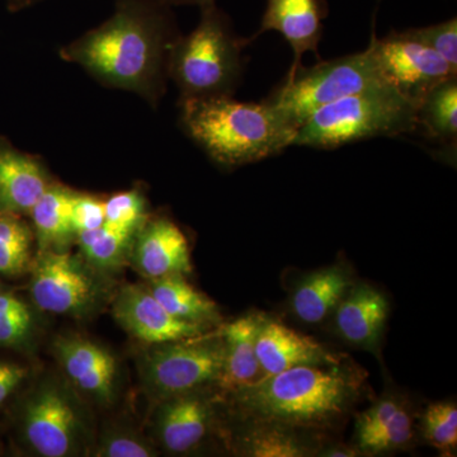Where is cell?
<instances>
[{
    "mask_svg": "<svg viewBox=\"0 0 457 457\" xmlns=\"http://www.w3.org/2000/svg\"><path fill=\"white\" fill-rule=\"evenodd\" d=\"M167 4L171 5H198V7L203 8L206 7V5L216 4V0H164Z\"/></svg>",
    "mask_w": 457,
    "mask_h": 457,
    "instance_id": "8d00e7d4",
    "label": "cell"
},
{
    "mask_svg": "<svg viewBox=\"0 0 457 457\" xmlns=\"http://www.w3.org/2000/svg\"><path fill=\"white\" fill-rule=\"evenodd\" d=\"M55 356L69 380L99 403L112 402L116 392V359L97 343L80 337L57 339Z\"/></svg>",
    "mask_w": 457,
    "mask_h": 457,
    "instance_id": "5bb4252c",
    "label": "cell"
},
{
    "mask_svg": "<svg viewBox=\"0 0 457 457\" xmlns=\"http://www.w3.org/2000/svg\"><path fill=\"white\" fill-rule=\"evenodd\" d=\"M353 284L350 270L341 264L315 270L295 288L291 309L303 323H321Z\"/></svg>",
    "mask_w": 457,
    "mask_h": 457,
    "instance_id": "44dd1931",
    "label": "cell"
},
{
    "mask_svg": "<svg viewBox=\"0 0 457 457\" xmlns=\"http://www.w3.org/2000/svg\"><path fill=\"white\" fill-rule=\"evenodd\" d=\"M73 189L54 180L32 207L33 234L40 251H64L75 240L71 221Z\"/></svg>",
    "mask_w": 457,
    "mask_h": 457,
    "instance_id": "7402d4cb",
    "label": "cell"
},
{
    "mask_svg": "<svg viewBox=\"0 0 457 457\" xmlns=\"http://www.w3.org/2000/svg\"><path fill=\"white\" fill-rule=\"evenodd\" d=\"M31 314L27 311L0 318V345H14L29 335Z\"/></svg>",
    "mask_w": 457,
    "mask_h": 457,
    "instance_id": "d6a6232c",
    "label": "cell"
},
{
    "mask_svg": "<svg viewBox=\"0 0 457 457\" xmlns=\"http://www.w3.org/2000/svg\"><path fill=\"white\" fill-rule=\"evenodd\" d=\"M53 182L40 158L0 139V212L29 215Z\"/></svg>",
    "mask_w": 457,
    "mask_h": 457,
    "instance_id": "ac0fdd59",
    "label": "cell"
},
{
    "mask_svg": "<svg viewBox=\"0 0 457 457\" xmlns=\"http://www.w3.org/2000/svg\"><path fill=\"white\" fill-rule=\"evenodd\" d=\"M417 106L390 84L369 87L327 104L296 132L293 145L335 149L353 141L416 130Z\"/></svg>",
    "mask_w": 457,
    "mask_h": 457,
    "instance_id": "5b68a950",
    "label": "cell"
},
{
    "mask_svg": "<svg viewBox=\"0 0 457 457\" xmlns=\"http://www.w3.org/2000/svg\"><path fill=\"white\" fill-rule=\"evenodd\" d=\"M129 260L147 279L168 276L186 278L192 272L187 237L176 222L165 216H147L135 233Z\"/></svg>",
    "mask_w": 457,
    "mask_h": 457,
    "instance_id": "7c38bea8",
    "label": "cell"
},
{
    "mask_svg": "<svg viewBox=\"0 0 457 457\" xmlns=\"http://www.w3.org/2000/svg\"><path fill=\"white\" fill-rule=\"evenodd\" d=\"M212 422V403L200 392L171 396L161 400L156 411V438L171 453H188L203 444Z\"/></svg>",
    "mask_w": 457,
    "mask_h": 457,
    "instance_id": "2e32d148",
    "label": "cell"
},
{
    "mask_svg": "<svg viewBox=\"0 0 457 457\" xmlns=\"http://www.w3.org/2000/svg\"><path fill=\"white\" fill-rule=\"evenodd\" d=\"M263 314L252 312L219 329L224 342V369L218 386L230 393L266 378L257 356V336Z\"/></svg>",
    "mask_w": 457,
    "mask_h": 457,
    "instance_id": "ffe728a7",
    "label": "cell"
},
{
    "mask_svg": "<svg viewBox=\"0 0 457 457\" xmlns=\"http://www.w3.org/2000/svg\"><path fill=\"white\" fill-rule=\"evenodd\" d=\"M27 370L16 363L0 362V404L25 380Z\"/></svg>",
    "mask_w": 457,
    "mask_h": 457,
    "instance_id": "836d02e7",
    "label": "cell"
},
{
    "mask_svg": "<svg viewBox=\"0 0 457 457\" xmlns=\"http://www.w3.org/2000/svg\"><path fill=\"white\" fill-rule=\"evenodd\" d=\"M329 13L327 0H267L257 36L267 31H278L294 51V64L290 71L302 65L303 54H318L323 36V21Z\"/></svg>",
    "mask_w": 457,
    "mask_h": 457,
    "instance_id": "e0dca14e",
    "label": "cell"
},
{
    "mask_svg": "<svg viewBox=\"0 0 457 457\" xmlns=\"http://www.w3.org/2000/svg\"><path fill=\"white\" fill-rule=\"evenodd\" d=\"M385 83L369 50L288 71L264 104L294 131L318 110L360 90Z\"/></svg>",
    "mask_w": 457,
    "mask_h": 457,
    "instance_id": "8992f818",
    "label": "cell"
},
{
    "mask_svg": "<svg viewBox=\"0 0 457 457\" xmlns=\"http://www.w3.org/2000/svg\"><path fill=\"white\" fill-rule=\"evenodd\" d=\"M179 36L164 0H116L112 16L62 46L59 56L104 86L135 93L155 107L167 90Z\"/></svg>",
    "mask_w": 457,
    "mask_h": 457,
    "instance_id": "6da1fadb",
    "label": "cell"
},
{
    "mask_svg": "<svg viewBox=\"0 0 457 457\" xmlns=\"http://www.w3.org/2000/svg\"><path fill=\"white\" fill-rule=\"evenodd\" d=\"M425 440L441 455H455L457 446V407L455 402L431 403L422 416Z\"/></svg>",
    "mask_w": 457,
    "mask_h": 457,
    "instance_id": "83f0119b",
    "label": "cell"
},
{
    "mask_svg": "<svg viewBox=\"0 0 457 457\" xmlns=\"http://www.w3.org/2000/svg\"><path fill=\"white\" fill-rule=\"evenodd\" d=\"M389 302L378 288L352 285L335 309L337 332L350 345L375 351L389 317Z\"/></svg>",
    "mask_w": 457,
    "mask_h": 457,
    "instance_id": "d6986e66",
    "label": "cell"
},
{
    "mask_svg": "<svg viewBox=\"0 0 457 457\" xmlns=\"http://www.w3.org/2000/svg\"><path fill=\"white\" fill-rule=\"evenodd\" d=\"M40 2H44V0H8L9 7L13 9V11L31 7V5L37 4Z\"/></svg>",
    "mask_w": 457,
    "mask_h": 457,
    "instance_id": "74e56055",
    "label": "cell"
},
{
    "mask_svg": "<svg viewBox=\"0 0 457 457\" xmlns=\"http://www.w3.org/2000/svg\"><path fill=\"white\" fill-rule=\"evenodd\" d=\"M22 432L27 445L42 457H68L79 453L86 436L82 409L62 385H41L27 399Z\"/></svg>",
    "mask_w": 457,
    "mask_h": 457,
    "instance_id": "ba28073f",
    "label": "cell"
},
{
    "mask_svg": "<svg viewBox=\"0 0 457 457\" xmlns=\"http://www.w3.org/2000/svg\"><path fill=\"white\" fill-rule=\"evenodd\" d=\"M29 291L40 311L60 315L87 314L101 296L93 273L65 251H40L33 263Z\"/></svg>",
    "mask_w": 457,
    "mask_h": 457,
    "instance_id": "30bf717a",
    "label": "cell"
},
{
    "mask_svg": "<svg viewBox=\"0 0 457 457\" xmlns=\"http://www.w3.org/2000/svg\"><path fill=\"white\" fill-rule=\"evenodd\" d=\"M403 35L420 42L444 57L457 71V21L456 18L422 29H411Z\"/></svg>",
    "mask_w": 457,
    "mask_h": 457,
    "instance_id": "f546056e",
    "label": "cell"
},
{
    "mask_svg": "<svg viewBox=\"0 0 457 457\" xmlns=\"http://www.w3.org/2000/svg\"><path fill=\"white\" fill-rule=\"evenodd\" d=\"M368 50L384 82L416 106L436 86L457 74L436 51L402 32L384 38L372 35Z\"/></svg>",
    "mask_w": 457,
    "mask_h": 457,
    "instance_id": "9c48e42d",
    "label": "cell"
},
{
    "mask_svg": "<svg viewBox=\"0 0 457 457\" xmlns=\"http://www.w3.org/2000/svg\"><path fill=\"white\" fill-rule=\"evenodd\" d=\"M137 231L104 227L78 234L75 240L86 260L98 269H113L130 255L132 240Z\"/></svg>",
    "mask_w": 457,
    "mask_h": 457,
    "instance_id": "484cf974",
    "label": "cell"
},
{
    "mask_svg": "<svg viewBox=\"0 0 457 457\" xmlns=\"http://www.w3.org/2000/svg\"><path fill=\"white\" fill-rule=\"evenodd\" d=\"M224 353L219 332L155 345L143 362L144 384L159 402L201 392L220 383Z\"/></svg>",
    "mask_w": 457,
    "mask_h": 457,
    "instance_id": "52a82bcc",
    "label": "cell"
},
{
    "mask_svg": "<svg viewBox=\"0 0 457 457\" xmlns=\"http://www.w3.org/2000/svg\"><path fill=\"white\" fill-rule=\"evenodd\" d=\"M300 432L273 425L251 423L245 438L243 453L252 457H303L314 455L317 450L309 446Z\"/></svg>",
    "mask_w": 457,
    "mask_h": 457,
    "instance_id": "d4e9b609",
    "label": "cell"
},
{
    "mask_svg": "<svg viewBox=\"0 0 457 457\" xmlns=\"http://www.w3.org/2000/svg\"><path fill=\"white\" fill-rule=\"evenodd\" d=\"M93 455L98 457H152L155 450L145 438L128 431H111L99 441Z\"/></svg>",
    "mask_w": 457,
    "mask_h": 457,
    "instance_id": "4dcf8cb0",
    "label": "cell"
},
{
    "mask_svg": "<svg viewBox=\"0 0 457 457\" xmlns=\"http://www.w3.org/2000/svg\"><path fill=\"white\" fill-rule=\"evenodd\" d=\"M414 436L411 403L395 394H386L376 400L371 407L357 414L354 422V447L361 455H381L408 449Z\"/></svg>",
    "mask_w": 457,
    "mask_h": 457,
    "instance_id": "4fadbf2b",
    "label": "cell"
},
{
    "mask_svg": "<svg viewBox=\"0 0 457 457\" xmlns=\"http://www.w3.org/2000/svg\"><path fill=\"white\" fill-rule=\"evenodd\" d=\"M113 317L134 338L149 345L180 341L204 335L209 328L170 314L146 287L128 285L117 294Z\"/></svg>",
    "mask_w": 457,
    "mask_h": 457,
    "instance_id": "8fae6325",
    "label": "cell"
},
{
    "mask_svg": "<svg viewBox=\"0 0 457 457\" xmlns=\"http://www.w3.org/2000/svg\"><path fill=\"white\" fill-rule=\"evenodd\" d=\"M146 290L174 318L207 328L220 324L221 315L218 305L189 285L185 276L150 279Z\"/></svg>",
    "mask_w": 457,
    "mask_h": 457,
    "instance_id": "603a6c76",
    "label": "cell"
},
{
    "mask_svg": "<svg viewBox=\"0 0 457 457\" xmlns=\"http://www.w3.org/2000/svg\"><path fill=\"white\" fill-rule=\"evenodd\" d=\"M417 125L432 139L456 147L457 80H445L436 86L417 106Z\"/></svg>",
    "mask_w": 457,
    "mask_h": 457,
    "instance_id": "cb8c5ba5",
    "label": "cell"
},
{
    "mask_svg": "<svg viewBox=\"0 0 457 457\" xmlns=\"http://www.w3.org/2000/svg\"><path fill=\"white\" fill-rule=\"evenodd\" d=\"M180 125L216 163H255L293 145L296 131L264 102L245 104L231 96L180 98Z\"/></svg>",
    "mask_w": 457,
    "mask_h": 457,
    "instance_id": "3957f363",
    "label": "cell"
},
{
    "mask_svg": "<svg viewBox=\"0 0 457 457\" xmlns=\"http://www.w3.org/2000/svg\"><path fill=\"white\" fill-rule=\"evenodd\" d=\"M365 392V372L343 361L285 370L228 394L246 422L324 432L338 428Z\"/></svg>",
    "mask_w": 457,
    "mask_h": 457,
    "instance_id": "7a4b0ae2",
    "label": "cell"
},
{
    "mask_svg": "<svg viewBox=\"0 0 457 457\" xmlns=\"http://www.w3.org/2000/svg\"><path fill=\"white\" fill-rule=\"evenodd\" d=\"M71 221L75 237L84 231L104 227L106 222L104 198L73 191L71 200Z\"/></svg>",
    "mask_w": 457,
    "mask_h": 457,
    "instance_id": "1f68e13d",
    "label": "cell"
},
{
    "mask_svg": "<svg viewBox=\"0 0 457 457\" xmlns=\"http://www.w3.org/2000/svg\"><path fill=\"white\" fill-rule=\"evenodd\" d=\"M317 455L319 456H330V457H353L362 456L356 447H348L345 445H336V446L324 447L319 449Z\"/></svg>",
    "mask_w": 457,
    "mask_h": 457,
    "instance_id": "d590c367",
    "label": "cell"
},
{
    "mask_svg": "<svg viewBox=\"0 0 457 457\" xmlns=\"http://www.w3.org/2000/svg\"><path fill=\"white\" fill-rule=\"evenodd\" d=\"M35 234L22 216L0 212V273L18 276L31 263Z\"/></svg>",
    "mask_w": 457,
    "mask_h": 457,
    "instance_id": "4316f807",
    "label": "cell"
},
{
    "mask_svg": "<svg viewBox=\"0 0 457 457\" xmlns=\"http://www.w3.org/2000/svg\"><path fill=\"white\" fill-rule=\"evenodd\" d=\"M243 40L230 20L216 4L201 8V20L187 36L173 45L168 74L180 90V98L231 96L243 74Z\"/></svg>",
    "mask_w": 457,
    "mask_h": 457,
    "instance_id": "277c9868",
    "label": "cell"
},
{
    "mask_svg": "<svg viewBox=\"0 0 457 457\" xmlns=\"http://www.w3.org/2000/svg\"><path fill=\"white\" fill-rule=\"evenodd\" d=\"M106 222L110 227L137 231L146 220V198L139 188L119 192L104 200Z\"/></svg>",
    "mask_w": 457,
    "mask_h": 457,
    "instance_id": "f1b7e54d",
    "label": "cell"
},
{
    "mask_svg": "<svg viewBox=\"0 0 457 457\" xmlns=\"http://www.w3.org/2000/svg\"><path fill=\"white\" fill-rule=\"evenodd\" d=\"M257 356L264 375L270 376L299 366L338 365L342 354L335 353L323 345L295 332L281 321L266 315L257 336Z\"/></svg>",
    "mask_w": 457,
    "mask_h": 457,
    "instance_id": "9a60e30c",
    "label": "cell"
},
{
    "mask_svg": "<svg viewBox=\"0 0 457 457\" xmlns=\"http://www.w3.org/2000/svg\"><path fill=\"white\" fill-rule=\"evenodd\" d=\"M27 309L29 308L18 297L11 294L0 293V318L16 314V312L27 311Z\"/></svg>",
    "mask_w": 457,
    "mask_h": 457,
    "instance_id": "e575fe53",
    "label": "cell"
}]
</instances>
